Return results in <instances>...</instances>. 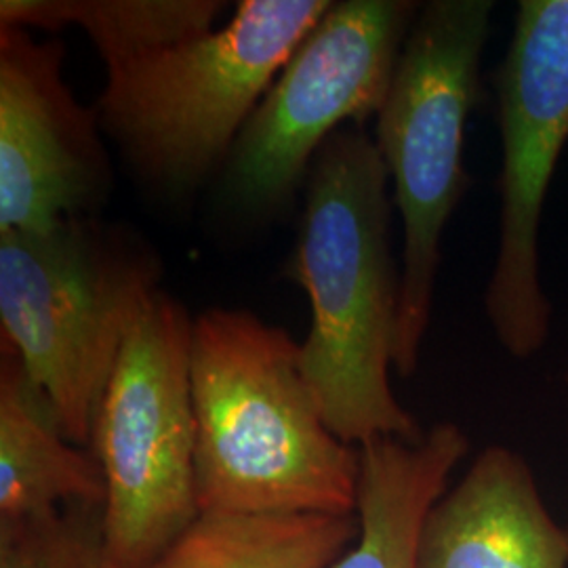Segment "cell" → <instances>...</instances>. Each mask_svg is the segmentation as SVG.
I'll use <instances>...</instances> for the list:
<instances>
[{
    "mask_svg": "<svg viewBox=\"0 0 568 568\" xmlns=\"http://www.w3.org/2000/svg\"><path fill=\"white\" fill-rule=\"evenodd\" d=\"M386 163L361 126H344L314 156L284 276L310 302L302 371L326 426L349 447L422 440L389 386L400 270L392 260Z\"/></svg>",
    "mask_w": 568,
    "mask_h": 568,
    "instance_id": "cell-1",
    "label": "cell"
},
{
    "mask_svg": "<svg viewBox=\"0 0 568 568\" xmlns=\"http://www.w3.org/2000/svg\"><path fill=\"white\" fill-rule=\"evenodd\" d=\"M201 514L356 516L358 448L326 426L300 344L248 310L192 323Z\"/></svg>",
    "mask_w": 568,
    "mask_h": 568,
    "instance_id": "cell-2",
    "label": "cell"
},
{
    "mask_svg": "<svg viewBox=\"0 0 568 568\" xmlns=\"http://www.w3.org/2000/svg\"><path fill=\"white\" fill-rule=\"evenodd\" d=\"M331 0H241L224 28L108 70L103 135L135 175L183 199L222 173L253 110Z\"/></svg>",
    "mask_w": 568,
    "mask_h": 568,
    "instance_id": "cell-3",
    "label": "cell"
},
{
    "mask_svg": "<svg viewBox=\"0 0 568 568\" xmlns=\"http://www.w3.org/2000/svg\"><path fill=\"white\" fill-rule=\"evenodd\" d=\"M161 295V262L100 217L0 234L2 347L49 394L87 448L122 345Z\"/></svg>",
    "mask_w": 568,
    "mask_h": 568,
    "instance_id": "cell-4",
    "label": "cell"
},
{
    "mask_svg": "<svg viewBox=\"0 0 568 568\" xmlns=\"http://www.w3.org/2000/svg\"><path fill=\"white\" fill-rule=\"evenodd\" d=\"M490 0L426 2L406 37L375 145L394 183L403 220V265L394 371L419 366L440 265V243L467 190V119L478 102L480 61L490 32Z\"/></svg>",
    "mask_w": 568,
    "mask_h": 568,
    "instance_id": "cell-5",
    "label": "cell"
},
{
    "mask_svg": "<svg viewBox=\"0 0 568 568\" xmlns=\"http://www.w3.org/2000/svg\"><path fill=\"white\" fill-rule=\"evenodd\" d=\"M192 323L161 291L103 392L89 450L102 467L103 535L116 568L150 567L201 518Z\"/></svg>",
    "mask_w": 568,
    "mask_h": 568,
    "instance_id": "cell-6",
    "label": "cell"
},
{
    "mask_svg": "<svg viewBox=\"0 0 568 568\" xmlns=\"http://www.w3.org/2000/svg\"><path fill=\"white\" fill-rule=\"evenodd\" d=\"M419 13L410 0H342L321 21L253 110L220 173L234 215L264 222L304 190L314 156L345 122L382 110L403 44Z\"/></svg>",
    "mask_w": 568,
    "mask_h": 568,
    "instance_id": "cell-7",
    "label": "cell"
},
{
    "mask_svg": "<svg viewBox=\"0 0 568 568\" xmlns=\"http://www.w3.org/2000/svg\"><path fill=\"white\" fill-rule=\"evenodd\" d=\"M501 138L497 255L485 314L516 358L548 342L551 304L541 284L539 230L568 145V0H523L495 74Z\"/></svg>",
    "mask_w": 568,
    "mask_h": 568,
    "instance_id": "cell-8",
    "label": "cell"
},
{
    "mask_svg": "<svg viewBox=\"0 0 568 568\" xmlns=\"http://www.w3.org/2000/svg\"><path fill=\"white\" fill-rule=\"evenodd\" d=\"M65 49L0 23V234L98 217L112 196L100 114L63 79Z\"/></svg>",
    "mask_w": 568,
    "mask_h": 568,
    "instance_id": "cell-9",
    "label": "cell"
},
{
    "mask_svg": "<svg viewBox=\"0 0 568 568\" xmlns=\"http://www.w3.org/2000/svg\"><path fill=\"white\" fill-rule=\"evenodd\" d=\"M417 568H568V528L551 518L527 462L488 447L427 514Z\"/></svg>",
    "mask_w": 568,
    "mask_h": 568,
    "instance_id": "cell-10",
    "label": "cell"
},
{
    "mask_svg": "<svg viewBox=\"0 0 568 568\" xmlns=\"http://www.w3.org/2000/svg\"><path fill=\"white\" fill-rule=\"evenodd\" d=\"M467 448L466 432L450 422L415 443L377 438L358 447V535L333 568H417L427 514Z\"/></svg>",
    "mask_w": 568,
    "mask_h": 568,
    "instance_id": "cell-11",
    "label": "cell"
},
{
    "mask_svg": "<svg viewBox=\"0 0 568 568\" xmlns=\"http://www.w3.org/2000/svg\"><path fill=\"white\" fill-rule=\"evenodd\" d=\"M103 504L98 459L68 440L49 394L28 375L18 354L2 347L0 518Z\"/></svg>",
    "mask_w": 568,
    "mask_h": 568,
    "instance_id": "cell-12",
    "label": "cell"
},
{
    "mask_svg": "<svg viewBox=\"0 0 568 568\" xmlns=\"http://www.w3.org/2000/svg\"><path fill=\"white\" fill-rule=\"evenodd\" d=\"M356 535V516L201 514L145 568H333Z\"/></svg>",
    "mask_w": 568,
    "mask_h": 568,
    "instance_id": "cell-13",
    "label": "cell"
},
{
    "mask_svg": "<svg viewBox=\"0 0 568 568\" xmlns=\"http://www.w3.org/2000/svg\"><path fill=\"white\" fill-rule=\"evenodd\" d=\"M217 0H2L0 23L60 32L79 28L105 70L215 30Z\"/></svg>",
    "mask_w": 568,
    "mask_h": 568,
    "instance_id": "cell-14",
    "label": "cell"
},
{
    "mask_svg": "<svg viewBox=\"0 0 568 568\" xmlns=\"http://www.w3.org/2000/svg\"><path fill=\"white\" fill-rule=\"evenodd\" d=\"M0 568H116L105 546L103 506L0 518Z\"/></svg>",
    "mask_w": 568,
    "mask_h": 568,
    "instance_id": "cell-15",
    "label": "cell"
},
{
    "mask_svg": "<svg viewBox=\"0 0 568 568\" xmlns=\"http://www.w3.org/2000/svg\"><path fill=\"white\" fill-rule=\"evenodd\" d=\"M567 382H568V371H567Z\"/></svg>",
    "mask_w": 568,
    "mask_h": 568,
    "instance_id": "cell-16",
    "label": "cell"
},
{
    "mask_svg": "<svg viewBox=\"0 0 568 568\" xmlns=\"http://www.w3.org/2000/svg\"><path fill=\"white\" fill-rule=\"evenodd\" d=\"M568 528V527H567Z\"/></svg>",
    "mask_w": 568,
    "mask_h": 568,
    "instance_id": "cell-17",
    "label": "cell"
}]
</instances>
